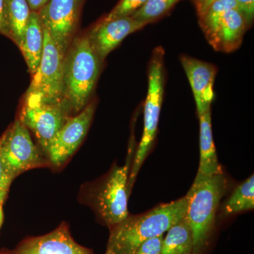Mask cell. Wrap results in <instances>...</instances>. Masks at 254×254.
Listing matches in <instances>:
<instances>
[{"instance_id":"cell-10","label":"cell","mask_w":254,"mask_h":254,"mask_svg":"<svg viewBox=\"0 0 254 254\" xmlns=\"http://www.w3.org/2000/svg\"><path fill=\"white\" fill-rule=\"evenodd\" d=\"M95 103L91 102L81 113L71 117L48 144L45 154L52 168H63L84 140L93 120Z\"/></svg>"},{"instance_id":"cell-11","label":"cell","mask_w":254,"mask_h":254,"mask_svg":"<svg viewBox=\"0 0 254 254\" xmlns=\"http://www.w3.org/2000/svg\"><path fill=\"white\" fill-rule=\"evenodd\" d=\"M83 0H49L40 10L43 27L64 53L73 41Z\"/></svg>"},{"instance_id":"cell-5","label":"cell","mask_w":254,"mask_h":254,"mask_svg":"<svg viewBox=\"0 0 254 254\" xmlns=\"http://www.w3.org/2000/svg\"><path fill=\"white\" fill-rule=\"evenodd\" d=\"M163 62L164 50L159 47L153 51L148 68V92L144 105V127L128 176L129 193L156 136L164 93Z\"/></svg>"},{"instance_id":"cell-29","label":"cell","mask_w":254,"mask_h":254,"mask_svg":"<svg viewBox=\"0 0 254 254\" xmlns=\"http://www.w3.org/2000/svg\"><path fill=\"white\" fill-rule=\"evenodd\" d=\"M0 254H8L6 253L4 250L0 251Z\"/></svg>"},{"instance_id":"cell-7","label":"cell","mask_w":254,"mask_h":254,"mask_svg":"<svg viewBox=\"0 0 254 254\" xmlns=\"http://www.w3.org/2000/svg\"><path fill=\"white\" fill-rule=\"evenodd\" d=\"M44 43L41 63L25 97L49 103L63 102V62L65 53L43 28Z\"/></svg>"},{"instance_id":"cell-26","label":"cell","mask_w":254,"mask_h":254,"mask_svg":"<svg viewBox=\"0 0 254 254\" xmlns=\"http://www.w3.org/2000/svg\"><path fill=\"white\" fill-rule=\"evenodd\" d=\"M31 11L39 12L49 0H26Z\"/></svg>"},{"instance_id":"cell-9","label":"cell","mask_w":254,"mask_h":254,"mask_svg":"<svg viewBox=\"0 0 254 254\" xmlns=\"http://www.w3.org/2000/svg\"><path fill=\"white\" fill-rule=\"evenodd\" d=\"M205 38L215 51L230 53L242 45L249 28L245 16L238 9L225 12H205L199 18Z\"/></svg>"},{"instance_id":"cell-21","label":"cell","mask_w":254,"mask_h":254,"mask_svg":"<svg viewBox=\"0 0 254 254\" xmlns=\"http://www.w3.org/2000/svg\"><path fill=\"white\" fill-rule=\"evenodd\" d=\"M147 0H120L116 6L102 21H108L116 18L131 16Z\"/></svg>"},{"instance_id":"cell-20","label":"cell","mask_w":254,"mask_h":254,"mask_svg":"<svg viewBox=\"0 0 254 254\" xmlns=\"http://www.w3.org/2000/svg\"><path fill=\"white\" fill-rule=\"evenodd\" d=\"M180 0H147L140 9L131 15L132 18L141 22H153L167 14Z\"/></svg>"},{"instance_id":"cell-28","label":"cell","mask_w":254,"mask_h":254,"mask_svg":"<svg viewBox=\"0 0 254 254\" xmlns=\"http://www.w3.org/2000/svg\"><path fill=\"white\" fill-rule=\"evenodd\" d=\"M3 1L4 0H0V34L2 30Z\"/></svg>"},{"instance_id":"cell-19","label":"cell","mask_w":254,"mask_h":254,"mask_svg":"<svg viewBox=\"0 0 254 254\" xmlns=\"http://www.w3.org/2000/svg\"><path fill=\"white\" fill-rule=\"evenodd\" d=\"M254 208V175L241 183L225 201L222 210V215L237 214L253 210Z\"/></svg>"},{"instance_id":"cell-23","label":"cell","mask_w":254,"mask_h":254,"mask_svg":"<svg viewBox=\"0 0 254 254\" xmlns=\"http://www.w3.org/2000/svg\"><path fill=\"white\" fill-rule=\"evenodd\" d=\"M14 180L11 178L5 170L1 157H0V200L4 203L7 198L8 194Z\"/></svg>"},{"instance_id":"cell-22","label":"cell","mask_w":254,"mask_h":254,"mask_svg":"<svg viewBox=\"0 0 254 254\" xmlns=\"http://www.w3.org/2000/svg\"><path fill=\"white\" fill-rule=\"evenodd\" d=\"M164 235L145 241L138 247L134 254H160L163 246Z\"/></svg>"},{"instance_id":"cell-2","label":"cell","mask_w":254,"mask_h":254,"mask_svg":"<svg viewBox=\"0 0 254 254\" xmlns=\"http://www.w3.org/2000/svg\"><path fill=\"white\" fill-rule=\"evenodd\" d=\"M102 63L87 35L73 39L64 58L63 94V102L72 116L89 103Z\"/></svg>"},{"instance_id":"cell-1","label":"cell","mask_w":254,"mask_h":254,"mask_svg":"<svg viewBox=\"0 0 254 254\" xmlns=\"http://www.w3.org/2000/svg\"><path fill=\"white\" fill-rule=\"evenodd\" d=\"M187 195L170 203L160 204L139 215L128 214L117 225L110 227L107 252L134 254L142 243L164 235L186 215Z\"/></svg>"},{"instance_id":"cell-12","label":"cell","mask_w":254,"mask_h":254,"mask_svg":"<svg viewBox=\"0 0 254 254\" xmlns=\"http://www.w3.org/2000/svg\"><path fill=\"white\" fill-rule=\"evenodd\" d=\"M4 251L8 254H94L91 249L73 240L69 226L65 222L49 233L26 237L14 250Z\"/></svg>"},{"instance_id":"cell-6","label":"cell","mask_w":254,"mask_h":254,"mask_svg":"<svg viewBox=\"0 0 254 254\" xmlns=\"http://www.w3.org/2000/svg\"><path fill=\"white\" fill-rule=\"evenodd\" d=\"M0 157L13 180L33 169L51 168L44 152L35 144L29 130L18 119L0 136Z\"/></svg>"},{"instance_id":"cell-14","label":"cell","mask_w":254,"mask_h":254,"mask_svg":"<svg viewBox=\"0 0 254 254\" xmlns=\"http://www.w3.org/2000/svg\"><path fill=\"white\" fill-rule=\"evenodd\" d=\"M184 70L191 87L198 117L211 110L216 66L187 55L180 56Z\"/></svg>"},{"instance_id":"cell-4","label":"cell","mask_w":254,"mask_h":254,"mask_svg":"<svg viewBox=\"0 0 254 254\" xmlns=\"http://www.w3.org/2000/svg\"><path fill=\"white\" fill-rule=\"evenodd\" d=\"M128 156L124 166L114 165L98 180L82 185L78 199L88 205L102 225L108 228L127 218L128 210V180L131 167Z\"/></svg>"},{"instance_id":"cell-27","label":"cell","mask_w":254,"mask_h":254,"mask_svg":"<svg viewBox=\"0 0 254 254\" xmlns=\"http://www.w3.org/2000/svg\"><path fill=\"white\" fill-rule=\"evenodd\" d=\"M4 203L1 200H0V230H1L3 222H4V212H3V204Z\"/></svg>"},{"instance_id":"cell-13","label":"cell","mask_w":254,"mask_h":254,"mask_svg":"<svg viewBox=\"0 0 254 254\" xmlns=\"http://www.w3.org/2000/svg\"><path fill=\"white\" fill-rule=\"evenodd\" d=\"M146 23L133 19L131 16L100 21L87 34L92 48L102 62L128 35L139 31Z\"/></svg>"},{"instance_id":"cell-15","label":"cell","mask_w":254,"mask_h":254,"mask_svg":"<svg viewBox=\"0 0 254 254\" xmlns=\"http://www.w3.org/2000/svg\"><path fill=\"white\" fill-rule=\"evenodd\" d=\"M31 10L26 0H4L1 35L19 48L22 42Z\"/></svg>"},{"instance_id":"cell-3","label":"cell","mask_w":254,"mask_h":254,"mask_svg":"<svg viewBox=\"0 0 254 254\" xmlns=\"http://www.w3.org/2000/svg\"><path fill=\"white\" fill-rule=\"evenodd\" d=\"M227 182L223 173H198L187 193L186 218L193 238V254H205L213 235L215 217Z\"/></svg>"},{"instance_id":"cell-16","label":"cell","mask_w":254,"mask_h":254,"mask_svg":"<svg viewBox=\"0 0 254 254\" xmlns=\"http://www.w3.org/2000/svg\"><path fill=\"white\" fill-rule=\"evenodd\" d=\"M44 43V32L39 14L31 11L19 49L32 75L38 69Z\"/></svg>"},{"instance_id":"cell-25","label":"cell","mask_w":254,"mask_h":254,"mask_svg":"<svg viewBox=\"0 0 254 254\" xmlns=\"http://www.w3.org/2000/svg\"><path fill=\"white\" fill-rule=\"evenodd\" d=\"M215 0H193L198 17H201L205 14L210 5Z\"/></svg>"},{"instance_id":"cell-24","label":"cell","mask_w":254,"mask_h":254,"mask_svg":"<svg viewBox=\"0 0 254 254\" xmlns=\"http://www.w3.org/2000/svg\"><path fill=\"white\" fill-rule=\"evenodd\" d=\"M238 10L245 16L249 27L254 21V0H235Z\"/></svg>"},{"instance_id":"cell-30","label":"cell","mask_w":254,"mask_h":254,"mask_svg":"<svg viewBox=\"0 0 254 254\" xmlns=\"http://www.w3.org/2000/svg\"><path fill=\"white\" fill-rule=\"evenodd\" d=\"M105 254H112L109 253V252H106V253H105Z\"/></svg>"},{"instance_id":"cell-17","label":"cell","mask_w":254,"mask_h":254,"mask_svg":"<svg viewBox=\"0 0 254 254\" xmlns=\"http://www.w3.org/2000/svg\"><path fill=\"white\" fill-rule=\"evenodd\" d=\"M200 162L198 173L213 175L222 172L214 145L211 110L200 115Z\"/></svg>"},{"instance_id":"cell-18","label":"cell","mask_w":254,"mask_h":254,"mask_svg":"<svg viewBox=\"0 0 254 254\" xmlns=\"http://www.w3.org/2000/svg\"><path fill=\"white\" fill-rule=\"evenodd\" d=\"M167 232L160 254H193V238L185 216Z\"/></svg>"},{"instance_id":"cell-8","label":"cell","mask_w":254,"mask_h":254,"mask_svg":"<svg viewBox=\"0 0 254 254\" xmlns=\"http://www.w3.org/2000/svg\"><path fill=\"white\" fill-rule=\"evenodd\" d=\"M71 117L73 116L63 102L45 103L25 97L18 119L33 133L45 152L50 142Z\"/></svg>"}]
</instances>
